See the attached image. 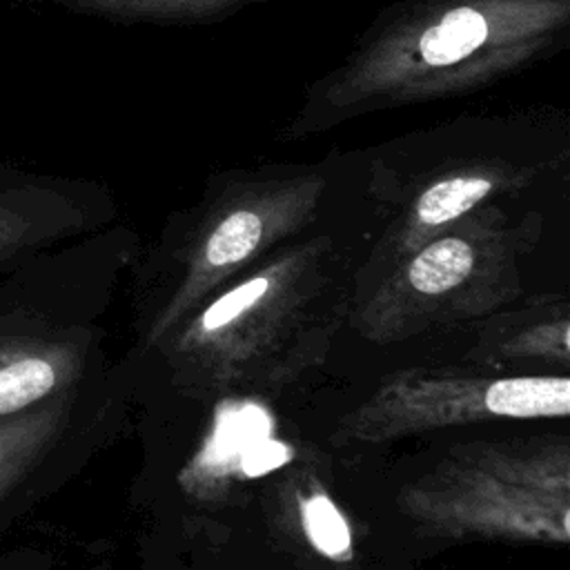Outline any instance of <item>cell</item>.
Here are the masks:
<instances>
[{"mask_svg":"<svg viewBox=\"0 0 570 570\" xmlns=\"http://www.w3.org/2000/svg\"><path fill=\"white\" fill-rule=\"evenodd\" d=\"M570 42V0H394L314 78L278 140L456 98L514 78Z\"/></svg>","mask_w":570,"mask_h":570,"instance_id":"1","label":"cell"},{"mask_svg":"<svg viewBox=\"0 0 570 570\" xmlns=\"http://www.w3.org/2000/svg\"><path fill=\"white\" fill-rule=\"evenodd\" d=\"M67 261L45 252L0 276V419L60 396L73 374Z\"/></svg>","mask_w":570,"mask_h":570,"instance_id":"2","label":"cell"},{"mask_svg":"<svg viewBox=\"0 0 570 570\" xmlns=\"http://www.w3.org/2000/svg\"><path fill=\"white\" fill-rule=\"evenodd\" d=\"M71 425L73 412L60 396L0 419V539L67 470Z\"/></svg>","mask_w":570,"mask_h":570,"instance_id":"3","label":"cell"},{"mask_svg":"<svg viewBox=\"0 0 570 570\" xmlns=\"http://www.w3.org/2000/svg\"><path fill=\"white\" fill-rule=\"evenodd\" d=\"M87 189L0 160V276L85 220Z\"/></svg>","mask_w":570,"mask_h":570,"instance_id":"4","label":"cell"},{"mask_svg":"<svg viewBox=\"0 0 570 570\" xmlns=\"http://www.w3.org/2000/svg\"><path fill=\"white\" fill-rule=\"evenodd\" d=\"M65 7L73 13L118 22L154 27L216 24L269 0H29Z\"/></svg>","mask_w":570,"mask_h":570,"instance_id":"5","label":"cell"},{"mask_svg":"<svg viewBox=\"0 0 570 570\" xmlns=\"http://www.w3.org/2000/svg\"><path fill=\"white\" fill-rule=\"evenodd\" d=\"M485 405L494 414L517 419L566 416L570 412V381L566 376L503 379L490 385Z\"/></svg>","mask_w":570,"mask_h":570,"instance_id":"6","label":"cell"},{"mask_svg":"<svg viewBox=\"0 0 570 570\" xmlns=\"http://www.w3.org/2000/svg\"><path fill=\"white\" fill-rule=\"evenodd\" d=\"M474 265V249L461 236H443L410 263V283L423 294H441L459 285Z\"/></svg>","mask_w":570,"mask_h":570,"instance_id":"7","label":"cell"},{"mask_svg":"<svg viewBox=\"0 0 570 570\" xmlns=\"http://www.w3.org/2000/svg\"><path fill=\"white\" fill-rule=\"evenodd\" d=\"M305 528L312 543L325 554H338L350 546V530L341 512L325 497H312L305 503Z\"/></svg>","mask_w":570,"mask_h":570,"instance_id":"8","label":"cell"},{"mask_svg":"<svg viewBox=\"0 0 570 570\" xmlns=\"http://www.w3.org/2000/svg\"><path fill=\"white\" fill-rule=\"evenodd\" d=\"M267 432V419L256 407H245L236 414H232L218 430L216 450L220 456H227L236 450H247L252 443L261 441V436Z\"/></svg>","mask_w":570,"mask_h":570,"instance_id":"9","label":"cell"},{"mask_svg":"<svg viewBox=\"0 0 570 570\" xmlns=\"http://www.w3.org/2000/svg\"><path fill=\"white\" fill-rule=\"evenodd\" d=\"M267 292V278H252L229 294L220 296L203 316L205 330H218L220 325L236 318L243 309H247L252 303H256Z\"/></svg>","mask_w":570,"mask_h":570,"instance_id":"10","label":"cell"},{"mask_svg":"<svg viewBox=\"0 0 570 570\" xmlns=\"http://www.w3.org/2000/svg\"><path fill=\"white\" fill-rule=\"evenodd\" d=\"M285 461H289V450L278 441H263V439L252 443L247 450H243V456H240V465L249 476L269 472L283 465Z\"/></svg>","mask_w":570,"mask_h":570,"instance_id":"11","label":"cell"},{"mask_svg":"<svg viewBox=\"0 0 570 570\" xmlns=\"http://www.w3.org/2000/svg\"><path fill=\"white\" fill-rule=\"evenodd\" d=\"M0 570H49V561L31 546H11L0 552Z\"/></svg>","mask_w":570,"mask_h":570,"instance_id":"12","label":"cell"}]
</instances>
